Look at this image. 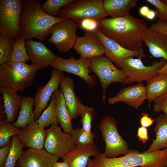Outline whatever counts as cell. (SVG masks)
<instances>
[{
    "instance_id": "6da1fadb",
    "label": "cell",
    "mask_w": 167,
    "mask_h": 167,
    "mask_svg": "<svg viewBox=\"0 0 167 167\" xmlns=\"http://www.w3.org/2000/svg\"><path fill=\"white\" fill-rule=\"evenodd\" d=\"M98 22L101 32L123 47L133 51L142 49L143 36L147 28L142 19L128 14L122 17L104 18Z\"/></svg>"
},
{
    "instance_id": "7a4b0ae2",
    "label": "cell",
    "mask_w": 167,
    "mask_h": 167,
    "mask_svg": "<svg viewBox=\"0 0 167 167\" xmlns=\"http://www.w3.org/2000/svg\"><path fill=\"white\" fill-rule=\"evenodd\" d=\"M22 4L20 33L26 40L35 38L44 41L50 33L54 25L66 19L47 14L42 9L39 0H22Z\"/></svg>"
},
{
    "instance_id": "3957f363",
    "label": "cell",
    "mask_w": 167,
    "mask_h": 167,
    "mask_svg": "<svg viewBox=\"0 0 167 167\" xmlns=\"http://www.w3.org/2000/svg\"><path fill=\"white\" fill-rule=\"evenodd\" d=\"M92 167H167V149L142 152L131 150L125 155L113 158L99 153L92 160Z\"/></svg>"
},
{
    "instance_id": "277c9868",
    "label": "cell",
    "mask_w": 167,
    "mask_h": 167,
    "mask_svg": "<svg viewBox=\"0 0 167 167\" xmlns=\"http://www.w3.org/2000/svg\"><path fill=\"white\" fill-rule=\"evenodd\" d=\"M38 69L25 63L8 61L0 65V85L16 92L31 86Z\"/></svg>"
},
{
    "instance_id": "5b68a950",
    "label": "cell",
    "mask_w": 167,
    "mask_h": 167,
    "mask_svg": "<svg viewBox=\"0 0 167 167\" xmlns=\"http://www.w3.org/2000/svg\"><path fill=\"white\" fill-rule=\"evenodd\" d=\"M116 119L110 116L103 118L98 126L105 148L103 153L107 157L113 158L125 155L131 151L127 142L119 134Z\"/></svg>"
},
{
    "instance_id": "8992f818",
    "label": "cell",
    "mask_w": 167,
    "mask_h": 167,
    "mask_svg": "<svg viewBox=\"0 0 167 167\" xmlns=\"http://www.w3.org/2000/svg\"><path fill=\"white\" fill-rule=\"evenodd\" d=\"M58 15L59 17L74 20L79 25L85 19L98 21L108 16L103 8L101 0H75L64 6Z\"/></svg>"
},
{
    "instance_id": "52a82bcc",
    "label": "cell",
    "mask_w": 167,
    "mask_h": 167,
    "mask_svg": "<svg viewBox=\"0 0 167 167\" xmlns=\"http://www.w3.org/2000/svg\"><path fill=\"white\" fill-rule=\"evenodd\" d=\"M141 58L129 57L122 61L120 69L127 77L126 84L148 81L157 75L158 70L167 63V61L161 58L159 61H155L151 65L146 66Z\"/></svg>"
},
{
    "instance_id": "ba28073f",
    "label": "cell",
    "mask_w": 167,
    "mask_h": 167,
    "mask_svg": "<svg viewBox=\"0 0 167 167\" xmlns=\"http://www.w3.org/2000/svg\"><path fill=\"white\" fill-rule=\"evenodd\" d=\"M90 72L95 74L99 78L103 91V100L105 104V92L108 86L113 82L126 84L127 77L120 69L115 66L106 56L103 55L89 59Z\"/></svg>"
},
{
    "instance_id": "9c48e42d",
    "label": "cell",
    "mask_w": 167,
    "mask_h": 167,
    "mask_svg": "<svg viewBox=\"0 0 167 167\" xmlns=\"http://www.w3.org/2000/svg\"><path fill=\"white\" fill-rule=\"evenodd\" d=\"M22 0H0V32L14 40L21 36Z\"/></svg>"
},
{
    "instance_id": "30bf717a",
    "label": "cell",
    "mask_w": 167,
    "mask_h": 167,
    "mask_svg": "<svg viewBox=\"0 0 167 167\" xmlns=\"http://www.w3.org/2000/svg\"><path fill=\"white\" fill-rule=\"evenodd\" d=\"M78 23L70 19L59 21L52 28L51 36L48 41L55 45L60 52L65 53L73 48L77 36L76 31Z\"/></svg>"
},
{
    "instance_id": "8fae6325",
    "label": "cell",
    "mask_w": 167,
    "mask_h": 167,
    "mask_svg": "<svg viewBox=\"0 0 167 167\" xmlns=\"http://www.w3.org/2000/svg\"><path fill=\"white\" fill-rule=\"evenodd\" d=\"M76 146L71 135L63 131L58 125H52L46 130L44 148L50 153L63 159Z\"/></svg>"
},
{
    "instance_id": "7c38bea8",
    "label": "cell",
    "mask_w": 167,
    "mask_h": 167,
    "mask_svg": "<svg viewBox=\"0 0 167 167\" xmlns=\"http://www.w3.org/2000/svg\"><path fill=\"white\" fill-rule=\"evenodd\" d=\"M90 61L89 59L80 58L76 59L73 57L65 59L57 56L50 66L61 71L75 75L84 80L90 88L96 85L95 76L89 75Z\"/></svg>"
},
{
    "instance_id": "4fadbf2b",
    "label": "cell",
    "mask_w": 167,
    "mask_h": 167,
    "mask_svg": "<svg viewBox=\"0 0 167 167\" xmlns=\"http://www.w3.org/2000/svg\"><path fill=\"white\" fill-rule=\"evenodd\" d=\"M51 76L46 84L38 88L33 99L34 109V121H36L43 111L46 108L52 94L58 88L61 82L65 76L63 72L53 68Z\"/></svg>"
},
{
    "instance_id": "5bb4252c",
    "label": "cell",
    "mask_w": 167,
    "mask_h": 167,
    "mask_svg": "<svg viewBox=\"0 0 167 167\" xmlns=\"http://www.w3.org/2000/svg\"><path fill=\"white\" fill-rule=\"evenodd\" d=\"M93 32L102 43L106 56L115 64L118 69L120 68L122 61L126 58L133 56L142 58L146 55L142 49L133 51L125 48L105 36L98 28Z\"/></svg>"
},
{
    "instance_id": "9a60e30c",
    "label": "cell",
    "mask_w": 167,
    "mask_h": 167,
    "mask_svg": "<svg viewBox=\"0 0 167 167\" xmlns=\"http://www.w3.org/2000/svg\"><path fill=\"white\" fill-rule=\"evenodd\" d=\"M80 58L90 59L105 54L103 45L94 32H86L77 38L73 47Z\"/></svg>"
},
{
    "instance_id": "2e32d148",
    "label": "cell",
    "mask_w": 167,
    "mask_h": 167,
    "mask_svg": "<svg viewBox=\"0 0 167 167\" xmlns=\"http://www.w3.org/2000/svg\"><path fill=\"white\" fill-rule=\"evenodd\" d=\"M25 46L27 54L31 60V65L38 70L49 66L57 57L41 42L27 39Z\"/></svg>"
},
{
    "instance_id": "e0dca14e",
    "label": "cell",
    "mask_w": 167,
    "mask_h": 167,
    "mask_svg": "<svg viewBox=\"0 0 167 167\" xmlns=\"http://www.w3.org/2000/svg\"><path fill=\"white\" fill-rule=\"evenodd\" d=\"M146 99V87L141 83L122 88L115 96L109 98L108 102L110 105H113L118 102H123L137 109Z\"/></svg>"
},
{
    "instance_id": "ac0fdd59",
    "label": "cell",
    "mask_w": 167,
    "mask_h": 167,
    "mask_svg": "<svg viewBox=\"0 0 167 167\" xmlns=\"http://www.w3.org/2000/svg\"><path fill=\"white\" fill-rule=\"evenodd\" d=\"M59 158L44 148H28L24 151L17 165L20 167H52Z\"/></svg>"
},
{
    "instance_id": "d6986e66",
    "label": "cell",
    "mask_w": 167,
    "mask_h": 167,
    "mask_svg": "<svg viewBox=\"0 0 167 167\" xmlns=\"http://www.w3.org/2000/svg\"><path fill=\"white\" fill-rule=\"evenodd\" d=\"M24 147L36 150L44 148L46 130L33 121L25 127L21 129L17 135Z\"/></svg>"
},
{
    "instance_id": "ffe728a7",
    "label": "cell",
    "mask_w": 167,
    "mask_h": 167,
    "mask_svg": "<svg viewBox=\"0 0 167 167\" xmlns=\"http://www.w3.org/2000/svg\"><path fill=\"white\" fill-rule=\"evenodd\" d=\"M60 86L71 117L72 119H76L80 115L85 105L82 104L74 92V81L70 77L65 76Z\"/></svg>"
},
{
    "instance_id": "44dd1931",
    "label": "cell",
    "mask_w": 167,
    "mask_h": 167,
    "mask_svg": "<svg viewBox=\"0 0 167 167\" xmlns=\"http://www.w3.org/2000/svg\"><path fill=\"white\" fill-rule=\"evenodd\" d=\"M99 150L94 144L76 145L63 159L70 167H86L90 157L96 156Z\"/></svg>"
},
{
    "instance_id": "7402d4cb",
    "label": "cell",
    "mask_w": 167,
    "mask_h": 167,
    "mask_svg": "<svg viewBox=\"0 0 167 167\" xmlns=\"http://www.w3.org/2000/svg\"><path fill=\"white\" fill-rule=\"evenodd\" d=\"M143 41L154 58H162L167 61V35L154 32L147 28L143 34Z\"/></svg>"
},
{
    "instance_id": "603a6c76",
    "label": "cell",
    "mask_w": 167,
    "mask_h": 167,
    "mask_svg": "<svg viewBox=\"0 0 167 167\" xmlns=\"http://www.w3.org/2000/svg\"><path fill=\"white\" fill-rule=\"evenodd\" d=\"M0 92L2 95L6 121L12 123L19 113L22 97L11 88L0 86Z\"/></svg>"
},
{
    "instance_id": "cb8c5ba5",
    "label": "cell",
    "mask_w": 167,
    "mask_h": 167,
    "mask_svg": "<svg viewBox=\"0 0 167 167\" xmlns=\"http://www.w3.org/2000/svg\"><path fill=\"white\" fill-rule=\"evenodd\" d=\"M156 125L154 128L156 138L148 148L144 151L152 152L167 149V115L162 113L155 119Z\"/></svg>"
},
{
    "instance_id": "d4e9b609",
    "label": "cell",
    "mask_w": 167,
    "mask_h": 167,
    "mask_svg": "<svg viewBox=\"0 0 167 167\" xmlns=\"http://www.w3.org/2000/svg\"><path fill=\"white\" fill-rule=\"evenodd\" d=\"M137 0H103V8L111 18L122 17L129 14L130 11L135 6Z\"/></svg>"
},
{
    "instance_id": "484cf974",
    "label": "cell",
    "mask_w": 167,
    "mask_h": 167,
    "mask_svg": "<svg viewBox=\"0 0 167 167\" xmlns=\"http://www.w3.org/2000/svg\"><path fill=\"white\" fill-rule=\"evenodd\" d=\"M54 93L56 101V112L58 122L64 132L71 135L74 129L72 119L66 105L63 93L59 89Z\"/></svg>"
},
{
    "instance_id": "4316f807",
    "label": "cell",
    "mask_w": 167,
    "mask_h": 167,
    "mask_svg": "<svg viewBox=\"0 0 167 167\" xmlns=\"http://www.w3.org/2000/svg\"><path fill=\"white\" fill-rule=\"evenodd\" d=\"M146 87L150 107L154 100L167 94V73L158 74L147 81Z\"/></svg>"
},
{
    "instance_id": "83f0119b",
    "label": "cell",
    "mask_w": 167,
    "mask_h": 167,
    "mask_svg": "<svg viewBox=\"0 0 167 167\" xmlns=\"http://www.w3.org/2000/svg\"><path fill=\"white\" fill-rule=\"evenodd\" d=\"M20 110L15 121L12 125L17 128L22 129L34 121V116L33 108L34 105L33 98L28 96H22Z\"/></svg>"
},
{
    "instance_id": "f1b7e54d",
    "label": "cell",
    "mask_w": 167,
    "mask_h": 167,
    "mask_svg": "<svg viewBox=\"0 0 167 167\" xmlns=\"http://www.w3.org/2000/svg\"><path fill=\"white\" fill-rule=\"evenodd\" d=\"M56 98L54 92L52 94L48 106L36 121L38 124L45 128L53 125L59 124L56 112Z\"/></svg>"
},
{
    "instance_id": "f546056e",
    "label": "cell",
    "mask_w": 167,
    "mask_h": 167,
    "mask_svg": "<svg viewBox=\"0 0 167 167\" xmlns=\"http://www.w3.org/2000/svg\"><path fill=\"white\" fill-rule=\"evenodd\" d=\"M25 39L21 36L13 40L12 50L9 61L25 63L30 60L26 51Z\"/></svg>"
},
{
    "instance_id": "4dcf8cb0",
    "label": "cell",
    "mask_w": 167,
    "mask_h": 167,
    "mask_svg": "<svg viewBox=\"0 0 167 167\" xmlns=\"http://www.w3.org/2000/svg\"><path fill=\"white\" fill-rule=\"evenodd\" d=\"M24 146L17 135L11 138L10 151L4 167H15L22 156Z\"/></svg>"
},
{
    "instance_id": "1f68e13d",
    "label": "cell",
    "mask_w": 167,
    "mask_h": 167,
    "mask_svg": "<svg viewBox=\"0 0 167 167\" xmlns=\"http://www.w3.org/2000/svg\"><path fill=\"white\" fill-rule=\"evenodd\" d=\"M21 129L14 126L11 123L6 121L0 122V148L11 143L10 138L19 133Z\"/></svg>"
},
{
    "instance_id": "d6a6232c",
    "label": "cell",
    "mask_w": 167,
    "mask_h": 167,
    "mask_svg": "<svg viewBox=\"0 0 167 167\" xmlns=\"http://www.w3.org/2000/svg\"><path fill=\"white\" fill-rule=\"evenodd\" d=\"M75 0H47L41 5L43 11L48 15L55 17L61 8Z\"/></svg>"
},
{
    "instance_id": "836d02e7",
    "label": "cell",
    "mask_w": 167,
    "mask_h": 167,
    "mask_svg": "<svg viewBox=\"0 0 167 167\" xmlns=\"http://www.w3.org/2000/svg\"><path fill=\"white\" fill-rule=\"evenodd\" d=\"M13 40L3 32H0V64L9 61L13 48Z\"/></svg>"
},
{
    "instance_id": "e575fe53",
    "label": "cell",
    "mask_w": 167,
    "mask_h": 167,
    "mask_svg": "<svg viewBox=\"0 0 167 167\" xmlns=\"http://www.w3.org/2000/svg\"><path fill=\"white\" fill-rule=\"evenodd\" d=\"M74 138L76 145L94 144L95 135L94 133H88L82 127L74 129L71 134Z\"/></svg>"
},
{
    "instance_id": "d590c367",
    "label": "cell",
    "mask_w": 167,
    "mask_h": 167,
    "mask_svg": "<svg viewBox=\"0 0 167 167\" xmlns=\"http://www.w3.org/2000/svg\"><path fill=\"white\" fill-rule=\"evenodd\" d=\"M96 114L94 109L91 107L85 105L81 113L80 122L83 128L87 132L91 133L92 122Z\"/></svg>"
},
{
    "instance_id": "8d00e7d4",
    "label": "cell",
    "mask_w": 167,
    "mask_h": 167,
    "mask_svg": "<svg viewBox=\"0 0 167 167\" xmlns=\"http://www.w3.org/2000/svg\"><path fill=\"white\" fill-rule=\"evenodd\" d=\"M146 1L156 7V16L159 20L167 21V5L159 0H147Z\"/></svg>"
},
{
    "instance_id": "74e56055",
    "label": "cell",
    "mask_w": 167,
    "mask_h": 167,
    "mask_svg": "<svg viewBox=\"0 0 167 167\" xmlns=\"http://www.w3.org/2000/svg\"><path fill=\"white\" fill-rule=\"evenodd\" d=\"M153 101V111L156 113L163 112L167 115V94L157 98Z\"/></svg>"
},
{
    "instance_id": "f35d334b",
    "label": "cell",
    "mask_w": 167,
    "mask_h": 167,
    "mask_svg": "<svg viewBox=\"0 0 167 167\" xmlns=\"http://www.w3.org/2000/svg\"><path fill=\"white\" fill-rule=\"evenodd\" d=\"M79 27L86 32H93L98 28V21L90 18L84 19L80 23Z\"/></svg>"
},
{
    "instance_id": "ab89813d",
    "label": "cell",
    "mask_w": 167,
    "mask_h": 167,
    "mask_svg": "<svg viewBox=\"0 0 167 167\" xmlns=\"http://www.w3.org/2000/svg\"><path fill=\"white\" fill-rule=\"evenodd\" d=\"M148 28L154 32L167 35V24L165 21L158 20Z\"/></svg>"
},
{
    "instance_id": "60d3db41",
    "label": "cell",
    "mask_w": 167,
    "mask_h": 167,
    "mask_svg": "<svg viewBox=\"0 0 167 167\" xmlns=\"http://www.w3.org/2000/svg\"><path fill=\"white\" fill-rule=\"evenodd\" d=\"M155 121V119L149 117L148 113L145 112L142 113L141 116L139 119L141 126L147 128L151 126Z\"/></svg>"
},
{
    "instance_id": "b9f144b4",
    "label": "cell",
    "mask_w": 167,
    "mask_h": 167,
    "mask_svg": "<svg viewBox=\"0 0 167 167\" xmlns=\"http://www.w3.org/2000/svg\"><path fill=\"white\" fill-rule=\"evenodd\" d=\"M136 135L140 141L143 143H145L149 139L148 128L142 126L139 127Z\"/></svg>"
},
{
    "instance_id": "7bdbcfd3",
    "label": "cell",
    "mask_w": 167,
    "mask_h": 167,
    "mask_svg": "<svg viewBox=\"0 0 167 167\" xmlns=\"http://www.w3.org/2000/svg\"><path fill=\"white\" fill-rule=\"evenodd\" d=\"M11 147V143L1 148L0 149V167H4Z\"/></svg>"
},
{
    "instance_id": "ee69618b",
    "label": "cell",
    "mask_w": 167,
    "mask_h": 167,
    "mask_svg": "<svg viewBox=\"0 0 167 167\" xmlns=\"http://www.w3.org/2000/svg\"><path fill=\"white\" fill-rule=\"evenodd\" d=\"M150 10L148 6H143L139 9V13L141 15L145 18Z\"/></svg>"
},
{
    "instance_id": "f6af8a7d",
    "label": "cell",
    "mask_w": 167,
    "mask_h": 167,
    "mask_svg": "<svg viewBox=\"0 0 167 167\" xmlns=\"http://www.w3.org/2000/svg\"><path fill=\"white\" fill-rule=\"evenodd\" d=\"M52 167H70V166L66 161H63L61 162H56Z\"/></svg>"
},
{
    "instance_id": "bcb514c9",
    "label": "cell",
    "mask_w": 167,
    "mask_h": 167,
    "mask_svg": "<svg viewBox=\"0 0 167 167\" xmlns=\"http://www.w3.org/2000/svg\"><path fill=\"white\" fill-rule=\"evenodd\" d=\"M156 16V11L150 9L145 18L148 19L152 20Z\"/></svg>"
},
{
    "instance_id": "7dc6e473",
    "label": "cell",
    "mask_w": 167,
    "mask_h": 167,
    "mask_svg": "<svg viewBox=\"0 0 167 167\" xmlns=\"http://www.w3.org/2000/svg\"><path fill=\"white\" fill-rule=\"evenodd\" d=\"M167 73V63L162 68L159 69L157 72L158 75Z\"/></svg>"
},
{
    "instance_id": "c3c4849f",
    "label": "cell",
    "mask_w": 167,
    "mask_h": 167,
    "mask_svg": "<svg viewBox=\"0 0 167 167\" xmlns=\"http://www.w3.org/2000/svg\"><path fill=\"white\" fill-rule=\"evenodd\" d=\"M92 160L89 158L88 164L86 167H92Z\"/></svg>"
},
{
    "instance_id": "681fc988",
    "label": "cell",
    "mask_w": 167,
    "mask_h": 167,
    "mask_svg": "<svg viewBox=\"0 0 167 167\" xmlns=\"http://www.w3.org/2000/svg\"><path fill=\"white\" fill-rule=\"evenodd\" d=\"M165 5H167V0H164L161 1Z\"/></svg>"
},
{
    "instance_id": "f907efd6",
    "label": "cell",
    "mask_w": 167,
    "mask_h": 167,
    "mask_svg": "<svg viewBox=\"0 0 167 167\" xmlns=\"http://www.w3.org/2000/svg\"><path fill=\"white\" fill-rule=\"evenodd\" d=\"M166 22V23L167 24V21H166L165 22Z\"/></svg>"
},
{
    "instance_id": "816d5d0a",
    "label": "cell",
    "mask_w": 167,
    "mask_h": 167,
    "mask_svg": "<svg viewBox=\"0 0 167 167\" xmlns=\"http://www.w3.org/2000/svg\"></svg>"
}]
</instances>
